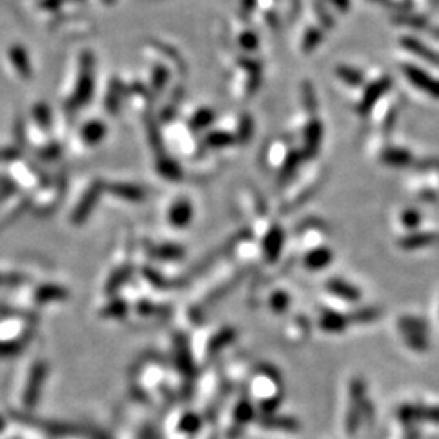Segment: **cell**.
<instances>
[{"instance_id": "8d00e7d4", "label": "cell", "mask_w": 439, "mask_h": 439, "mask_svg": "<svg viewBox=\"0 0 439 439\" xmlns=\"http://www.w3.org/2000/svg\"><path fill=\"white\" fill-rule=\"evenodd\" d=\"M140 439H158V435H156L153 428H148L142 436H140Z\"/></svg>"}, {"instance_id": "cb8c5ba5", "label": "cell", "mask_w": 439, "mask_h": 439, "mask_svg": "<svg viewBox=\"0 0 439 439\" xmlns=\"http://www.w3.org/2000/svg\"><path fill=\"white\" fill-rule=\"evenodd\" d=\"M291 298L288 296V293L285 291H275L274 295L270 296V309L277 312V314H281L288 309Z\"/></svg>"}, {"instance_id": "e0dca14e", "label": "cell", "mask_w": 439, "mask_h": 439, "mask_svg": "<svg viewBox=\"0 0 439 439\" xmlns=\"http://www.w3.org/2000/svg\"><path fill=\"white\" fill-rule=\"evenodd\" d=\"M252 418H254V407L247 398H241L235 408V428L239 430V428L246 426Z\"/></svg>"}, {"instance_id": "836d02e7", "label": "cell", "mask_w": 439, "mask_h": 439, "mask_svg": "<svg viewBox=\"0 0 439 439\" xmlns=\"http://www.w3.org/2000/svg\"><path fill=\"white\" fill-rule=\"evenodd\" d=\"M377 316L376 309H363L356 314V319L360 322H368V321H375Z\"/></svg>"}, {"instance_id": "9c48e42d", "label": "cell", "mask_w": 439, "mask_h": 439, "mask_svg": "<svg viewBox=\"0 0 439 439\" xmlns=\"http://www.w3.org/2000/svg\"><path fill=\"white\" fill-rule=\"evenodd\" d=\"M106 190H109L114 197L124 199L127 202H142L145 199V190L139 186L134 184H125V183H116L106 186Z\"/></svg>"}, {"instance_id": "ffe728a7", "label": "cell", "mask_w": 439, "mask_h": 439, "mask_svg": "<svg viewBox=\"0 0 439 439\" xmlns=\"http://www.w3.org/2000/svg\"><path fill=\"white\" fill-rule=\"evenodd\" d=\"M153 252L156 257H160V259H163V260H178L184 256L183 247L174 246V244H163L153 249Z\"/></svg>"}, {"instance_id": "7c38bea8", "label": "cell", "mask_w": 439, "mask_h": 439, "mask_svg": "<svg viewBox=\"0 0 439 439\" xmlns=\"http://www.w3.org/2000/svg\"><path fill=\"white\" fill-rule=\"evenodd\" d=\"M260 426L269 428V430H281V431H298L300 423L295 418L290 417H275L274 413L264 415L260 418Z\"/></svg>"}, {"instance_id": "f1b7e54d", "label": "cell", "mask_w": 439, "mask_h": 439, "mask_svg": "<svg viewBox=\"0 0 439 439\" xmlns=\"http://www.w3.org/2000/svg\"><path fill=\"white\" fill-rule=\"evenodd\" d=\"M252 127H254V124H252V118H249V116H243V118H241L239 132H238L239 142L244 144L252 137Z\"/></svg>"}, {"instance_id": "83f0119b", "label": "cell", "mask_w": 439, "mask_h": 439, "mask_svg": "<svg viewBox=\"0 0 439 439\" xmlns=\"http://www.w3.org/2000/svg\"><path fill=\"white\" fill-rule=\"evenodd\" d=\"M322 39V32L319 28H309L307 29V33L305 34V38H302V49L306 50V53H309V50L316 49L317 44L321 43Z\"/></svg>"}, {"instance_id": "8fae6325", "label": "cell", "mask_w": 439, "mask_h": 439, "mask_svg": "<svg viewBox=\"0 0 439 439\" xmlns=\"http://www.w3.org/2000/svg\"><path fill=\"white\" fill-rule=\"evenodd\" d=\"M8 57L20 77H23V78L32 77V62H29L28 53L25 50L23 46H20V44H15V46H12V49H10V53H8Z\"/></svg>"}, {"instance_id": "44dd1931", "label": "cell", "mask_w": 439, "mask_h": 439, "mask_svg": "<svg viewBox=\"0 0 439 439\" xmlns=\"http://www.w3.org/2000/svg\"><path fill=\"white\" fill-rule=\"evenodd\" d=\"M200 418L195 413H186V415L179 420V431L186 433V435H195L200 430Z\"/></svg>"}, {"instance_id": "4dcf8cb0", "label": "cell", "mask_w": 439, "mask_h": 439, "mask_svg": "<svg viewBox=\"0 0 439 439\" xmlns=\"http://www.w3.org/2000/svg\"><path fill=\"white\" fill-rule=\"evenodd\" d=\"M405 247H423V246H428V244H433L435 243V236L431 235H415V236H410V238L405 239Z\"/></svg>"}, {"instance_id": "f546056e", "label": "cell", "mask_w": 439, "mask_h": 439, "mask_svg": "<svg viewBox=\"0 0 439 439\" xmlns=\"http://www.w3.org/2000/svg\"><path fill=\"white\" fill-rule=\"evenodd\" d=\"M34 118H36V120L39 123V125L44 129L49 127L50 124V111L46 104L39 103L36 108H34Z\"/></svg>"}, {"instance_id": "1f68e13d", "label": "cell", "mask_w": 439, "mask_h": 439, "mask_svg": "<svg viewBox=\"0 0 439 439\" xmlns=\"http://www.w3.org/2000/svg\"><path fill=\"white\" fill-rule=\"evenodd\" d=\"M166 82H168V70H166L163 65H160V67H156L153 72V87L156 90H161L166 85Z\"/></svg>"}, {"instance_id": "603a6c76", "label": "cell", "mask_w": 439, "mask_h": 439, "mask_svg": "<svg viewBox=\"0 0 439 439\" xmlns=\"http://www.w3.org/2000/svg\"><path fill=\"white\" fill-rule=\"evenodd\" d=\"M235 137L228 132H223V130H216V132H211L209 137H207V144H209L211 148H225L235 142Z\"/></svg>"}, {"instance_id": "30bf717a", "label": "cell", "mask_w": 439, "mask_h": 439, "mask_svg": "<svg viewBox=\"0 0 439 439\" xmlns=\"http://www.w3.org/2000/svg\"><path fill=\"white\" fill-rule=\"evenodd\" d=\"M400 44L405 49L410 50V53L420 55V57H423L425 60H428L430 64H435L439 67V53H436V50H433L431 48H428L425 43L418 41V39L412 38V36H405L400 39Z\"/></svg>"}, {"instance_id": "74e56055", "label": "cell", "mask_w": 439, "mask_h": 439, "mask_svg": "<svg viewBox=\"0 0 439 439\" xmlns=\"http://www.w3.org/2000/svg\"><path fill=\"white\" fill-rule=\"evenodd\" d=\"M433 36H435L436 39H439V27H436L435 29H433Z\"/></svg>"}, {"instance_id": "484cf974", "label": "cell", "mask_w": 439, "mask_h": 439, "mask_svg": "<svg viewBox=\"0 0 439 439\" xmlns=\"http://www.w3.org/2000/svg\"><path fill=\"white\" fill-rule=\"evenodd\" d=\"M396 22L400 23V25H407V27H412V28H425L428 20L425 17H421V15H410V13H403V15H397L396 17Z\"/></svg>"}, {"instance_id": "2e32d148", "label": "cell", "mask_w": 439, "mask_h": 439, "mask_svg": "<svg viewBox=\"0 0 439 439\" xmlns=\"http://www.w3.org/2000/svg\"><path fill=\"white\" fill-rule=\"evenodd\" d=\"M347 324H348L347 317L337 314L334 311H327L321 317V327L326 332H330V334H339V332L345 329Z\"/></svg>"}, {"instance_id": "4fadbf2b", "label": "cell", "mask_w": 439, "mask_h": 439, "mask_svg": "<svg viewBox=\"0 0 439 439\" xmlns=\"http://www.w3.org/2000/svg\"><path fill=\"white\" fill-rule=\"evenodd\" d=\"M332 260V251L326 249V247H317L306 254L305 257V265L309 270H321L324 269L327 264H330Z\"/></svg>"}, {"instance_id": "ac0fdd59", "label": "cell", "mask_w": 439, "mask_h": 439, "mask_svg": "<svg viewBox=\"0 0 439 439\" xmlns=\"http://www.w3.org/2000/svg\"><path fill=\"white\" fill-rule=\"evenodd\" d=\"M158 171L166 179L179 181L181 178H183V171H181L179 165L165 155H161L158 158Z\"/></svg>"}, {"instance_id": "d4e9b609", "label": "cell", "mask_w": 439, "mask_h": 439, "mask_svg": "<svg viewBox=\"0 0 439 439\" xmlns=\"http://www.w3.org/2000/svg\"><path fill=\"white\" fill-rule=\"evenodd\" d=\"M233 337H235V330H231V329L220 330L218 334L210 340V345H209L210 353L218 351L220 348H223L226 345V343H230L231 340H233Z\"/></svg>"}, {"instance_id": "d590c367", "label": "cell", "mask_w": 439, "mask_h": 439, "mask_svg": "<svg viewBox=\"0 0 439 439\" xmlns=\"http://www.w3.org/2000/svg\"><path fill=\"white\" fill-rule=\"evenodd\" d=\"M332 4L335 5V8H339L340 12H347L348 7H350V0H330Z\"/></svg>"}, {"instance_id": "d6a6232c", "label": "cell", "mask_w": 439, "mask_h": 439, "mask_svg": "<svg viewBox=\"0 0 439 439\" xmlns=\"http://www.w3.org/2000/svg\"><path fill=\"white\" fill-rule=\"evenodd\" d=\"M239 43H241V46H243L244 49L254 50L257 48V43H259V39H257V36H256L254 33L246 32L243 36L239 38Z\"/></svg>"}, {"instance_id": "ba28073f", "label": "cell", "mask_w": 439, "mask_h": 439, "mask_svg": "<svg viewBox=\"0 0 439 439\" xmlns=\"http://www.w3.org/2000/svg\"><path fill=\"white\" fill-rule=\"evenodd\" d=\"M322 142V125L319 119H312L305 129V150L302 153L312 156L317 153V148Z\"/></svg>"}, {"instance_id": "7402d4cb", "label": "cell", "mask_w": 439, "mask_h": 439, "mask_svg": "<svg viewBox=\"0 0 439 439\" xmlns=\"http://www.w3.org/2000/svg\"><path fill=\"white\" fill-rule=\"evenodd\" d=\"M214 111L210 109H200L197 111V113L193 116V119H190V127H193L194 130H202L205 127H209V125L214 123Z\"/></svg>"}, {"instance_id": "52a82bcc", "label": "cell", "mask_w": 439, "mask_h": 439, "mask_svg": "<svg viewBox=\"0 0 439 439\" xmlns=\"http://www.w3.org/2000/svg\"><path fill=\"white\" fill-rule=\"evenodd\" d=\"M284 241H285V235H284V231L280 230V226H274V228H270L269 233L264 236V254L270 262L279 259L281 247H284Z\"/></svg>"}, {"instance_id": "7a4b0ae2", "label": "cell", "mask_w": 439, "mask_h": 439, "mask_svg": "<svg viewBox=\"0 0 439 439\" xmlns=\"http://www.w3.org/2000/svg\"><path fill=\"white\" fill-rule=\"evenodd\" d=\"M402 72L418 90H421V92L428 93L430 97L439 99V80L438 78L431 77V75H428L425 70L418 69L412 64H403Z\"/></svg>"}, {"instance_id": "6da1fadb", "label": "cell", "mask_w": 439, "mask_h": 439, "mask_svg": "<svg viewBox=\"0 0 439 439\" xmlns=\"http://www.w3.org/2000/svg\"><path fill=\"white\" fill-rule=\"evenodd\" d=\"M82 64H83L82 74H80L77 88H75L74 92L72 101H70V104H72L74 108L87 104L88 101L92 99L93 95V72H92V57H90V54H85Z\"/></svg>"}, {"instance_id": "277c9868", "label": "cell", "mask_w": 439, "mask_h": 439, "mask_svg": "<svg viewBox=\"0 0 439 439\" xmlns=\"http://www.w3.org/2000/svg\"><path fill=\"white\" fill-rule=\"evenodd\" d=\"M391 85H392V82H391L389 77H381V78H377L376 82H372L370 87L365 90V95H363L361 103H360V106H358L360 113L366 114L368 111H370L372 106L376 104L377 99L382 98L387 92H389Z\"/></svg>"}, {"instance_id": "4316f807", "label": "cell", "mask_w": 439, "mask_h": 439, "mask_svg": "<svg viewBox=\"0 0 439 439\" xmlns=\"http://www.w3.org/2000/svg\"><path fill=\"white\" fill-rule=\"evenodd\" d=\"M384 160L387 161V163L393 165V166H405V165L410 163L412 156H410V153H408V151L391 150L384 155Z\"/></svg>"}, {"instance_id": "3957f363", "label": "cell", "mask_w": 439, "mask_h": 439, "mask_svg": "<svg viewBox=\"0 0 439 439\" xmlns=\"http://www.w3.org/2000/svg\"><path fill=\"white\" fill-rule=\"evenodd\" d=\"M48 375V366L46 363H38L34 365L32 377H29V382L27 386V391H25V405L27 407H34L36 405L38 398H39V392H41V387L44 384V379H46Z\"/></svg>"}, {"instance_id": "e575fe53", "label": "cell", "mask_w": 439, "mask_h": 439, "mask_svg": "<svg viewBox=\"0 0 439 439\" xmlns=\"http://www.w3.org/2000/svg\"><path fill=\"white\" fill-rule=\"evenodd\" d=\"M423 417L428 418V420H433V421L439 423V408H428Z\"/></svg>"}, {"instance_id": "9a60e30c", "label": "cell", "mask_w": 439, "mask_h": 439, "mask_svg": "<svg viewBox=\"0 0 439 439\" xmlns=\"http://www.w3.org/2000/svg\"><path fill=\"white\" fill-rule=\"evenodd\" d=\"M80 134H82L83 142H87L88 145H97L104 139L106 125L103 123H99V120H90V123L83 125L82 132Z\"/></svg>"}, {"instance_id": "5b68a950", "label": "cell", "mask_w": 439, "mask_h": 439, "mask_svg": "<svg viewBox=\"0 0 439 439\" xmlns=\"http://www.w3.org/2000/svg\"><path fill=\"white\" fill-rule=\"evenodd\" d=\"M103 189H104V186L101 184V181H95V183L90 186L87 194L83 195V199L80 200L78 207L74 210V216H72L74 223H83V221L88 218L90 211H92L95 204H97L98 197Z\"/></svg>"}, {"instance_id": "8992f818", "label": "cell", "mask_w": 439, "mask_h": 439, "mask_svg": "<svg viewBox=\"0 0 439 439\" xmlns=\"http://www.w3.org/2000/svg\"><path fill=\"white\" fill-rule=\"evenodd\" d=\"M193 215H194V210H193V205L189 204V200L181 199V200H176L174 204L169 207L168 220L174 228H184V226H188L190 223Z\"/></svg>"}, {"instance_id": "d6986e66", "label": "cell", "mask_w": 439, "mask_h": 439, "mask_svg": "<svg viewBox=\"0 0 439 439\" xmlns=\"http://www.w3.org/2000/svg\"><path fill=\"white\" fill-rule=\"evenodd\" d=\"M337 75H339V78L343 80V82L350 85V87H360L363 80H365L360 70L348 67V65H340V67H337Z\"/></svg>"}, {"instance_id": "5bb4252c", "label": "cell", "mask_w": 439, "mask_h": 439, "mask_svg": "<svg viewBox=\"0 0 439 439\" xmlns=\"http://www.w3.org/2000/svg\"><path fill=\"white\" fill-rule=\"evenodd\" d=\"M327 288L332 291V295L343 298L347 301L360 300V291H358V288L340 279H330V281H327Z\"/></svg>"}]
</instances>
